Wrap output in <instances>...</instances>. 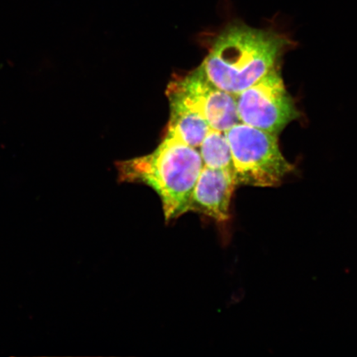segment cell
<instances>
[{
    "label": "cell",
    "instance_id": "cell-1",
    "mask_svg": "<svg viewBox=\"0 0 357 357\" xmlns=\"http://www.w3.org/2000/svg\"><path fill=\"white\" fill-rule=\"evenodd\" d=\"M289 45L287 36L274 28L255 29L231 19L199 69L214 86L235 96L278 66Z\"/></svg>",
    "mask_w": 357,
    "mask_h": 357
},
{
    "label": "cell",
    "instance_id": "cell-2",
    "mask_svg": "<svg viewBox=\"0 0 357 357\" xmlns=\"http://www.w3.org/2000/svg\"><path fill=\"white\" fill-rule=\"evenodd\" d=\"M121 182L151 187L169 222L189 212L192 193L204 167L197 149L166 134L153 153L116 164Z\"/></svg>",
    "mask_w": 357,
    "mask_h": 357
},
{
    "label": "cell",
    "instance_id": "cell-3",
    "mask_svg": "<svg viewBox=\"0 0 357 357\" xmlns=\"http://www.w3.org/2000/svg\"><path fill=\"white\" fill-rule=\"evenodd\" d=\"M236 185L278 186L294 171L281 153L278 134L238 123L225 131Z\"/></svg>",
    "mask_w": 357,
    "mask_h": 357
},
{
    "label": "cell",
    "instance_id": "cell-4",
    "mask_svg": "<svg viewBox=\"0 0 357 357\" xmlns=\"http://www.w3.org/2000/svg\"><path fill=\"white\" fill-rule=\"evenodd\" d=\"M278 66L235 96L241 123L278 135L300 116Z\"/></svg>",
    "mask_w": 357,
    "mask_h": 357
},
{
    "label": "cell",
    "instance_id": "cell-5",
    "mask_svg": "<svg viewBox=\"0 0 357 357\" xmlns=\"http://www.w3.org/2000/svg\"><path fill=\"white\" fill-rule=\"evenodd\" d=\"M169 100H175L195 112L211 128L225 132L240 123L235 96L214 86L198 68L168 84Z\"/></svg>",
    "mask_w": 357,
    "mask_h": 357
},
{
    "label": "cell",
    "instance_id": "cell-6",
    "mask_svg": "<svg viewBox=\"0 0 357 357\" xmlns=\"http://www.w3.org/2000/svg\"><path fill=\"white\" fill-rule=\"evenodd\" d=\"M236 187L233 169L204 166L192 193L189 212L202 214L218 222L229 220Z\"/></svg>",
    "mask_w": 357,
    "mask_h": 357
},
{
    "label": "cell",
    "instance_id": "cell-7",
    "mask_svg": "<svg viewBox=\"0 0 357 357\" xmlns=\"http://www.w3.org/2000/svg\"><path fill=\"white\" fill-rule=\"evenodd\" d=\"M171 117L167 134L184 144L199 149L211 128L198 114L175 100H169Z\"/></svg>",
    "mask_w": 357,
    "mask_h": 357
},
{
    "label": "cell",
    "instance_id": "cell-8",
    "mask_svg": "<svg viewBox=\"0 0 357 357\" xmlns=\"http://www.w3.org/2000/svg\"><path fill=\"white\" fill-rule=\"evenodd\" d=\"M199 151L204 167L233 169L230 145L225 132L211 128Z\"/></svg>",
    "mask_w": 357,
    "mask_h": 357
}]
</instances>
